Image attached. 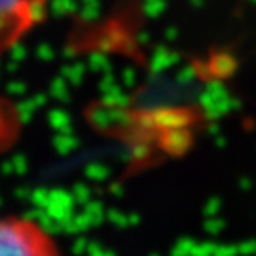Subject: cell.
<instances>
[{
	"label": "cell",
	"mask_w": 256,
	"mask_h": 256,
	"mask_svg": "<svg viewBox=\"0 0 256 256\" xmlns=\"http://www.w3.org/2000/svg\"><path fill=\"white\" fill-rule=\"evenodd\" d=\"M50 0H0V54L11 50L43 22Z\"/></svg>",
	"instance_id": "2"
},
{
	"label": "cell",
	"mask_w": 256,
	"mask_h": 256,
	"mask_svg": "<svg viewBox=\"0 0 256 256\" xmlns=\"http://www.w3.org/2000/svg\"><path fill=\"white\" fill-rule=\"evenodd\" d=\"M56 252V240L41 226L18 217H0V256H41Z\"/></svg>",
	"instance_id": "1"
}]
</instances>
